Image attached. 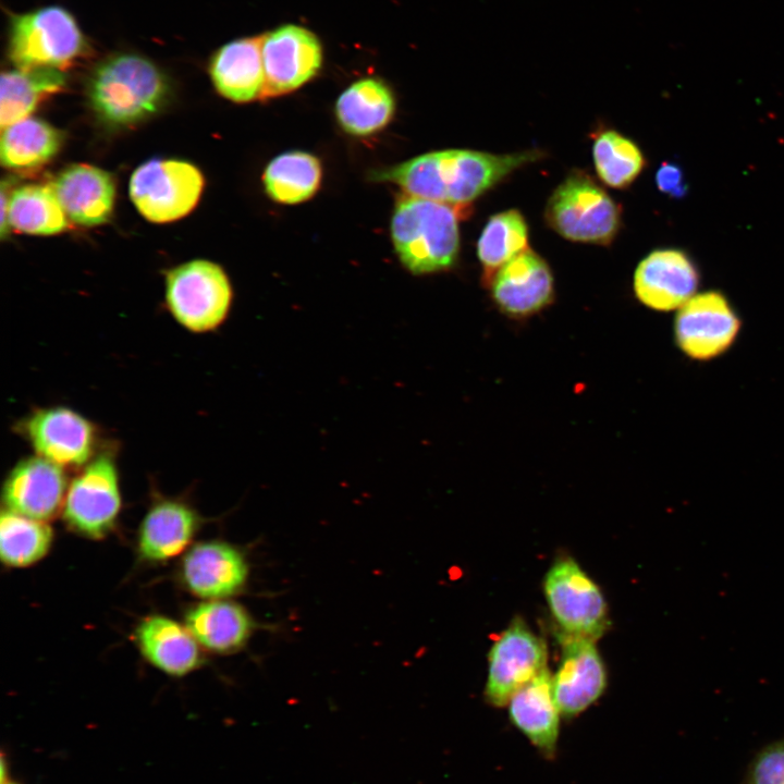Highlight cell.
Instances as JSON below:
<instances>
[{
	"mask_svg": "<svg viewBox=\"0 0 784 784\" xmlns=\"http://www.w3.org/2000/svg\"><path fill=\"white\" fill-rule=\"evenodd\" d=\"M457 209L424 198L403 196L396 204L391 236L407 270L425 274L452 268L460 252Z\"/></svg>",
	"mask_w": 784,
	"mask_h": 784,
	"instance_id": "3",
	"label": "cell"
},
{
	"mask_svg": "<svg viewBox=\"0 0 784 784\" xmlns=\"http://www.w3.org/2000/svg\"><path fill=\"white\" fill-rule=\"evenodd\" d=\"M527 248L528 225L524 216L516 209L493 215L477 243L482 282L489 286L498 270Z\"/></svg>",
	"mask_w": 784,
	"mask_h": 784,
	"instance_id": "29",
	"label": "cell"
},
{
	"mask_svg": "<svg viewBox=\"0 0 784 784\" xmlns=\"http://www.w3.org/2000/svg\"><path fill=\"white\" fill-rule=\"evenodd\" d=\"M136 639L145 658L167 674L182 676L200 663L197 640L187 627L169 617H146L137 627Z\"/></svg>",
	"mask_w": 784,
	"mask_h": 784,
	"instance_id": "22",
	"label": "cell"
},
{
	"mask_svg": "<svg viewBox=\"0 0 784 784\" xmlns=\"http://www.w3.org/2000/svg\"><path fill=\"white\" fill-rule=\"evenodd\" d=\"M196 526V514L188 505L174 500L157 502L139 527V552L150 561L176 556L188 546Z\"/></svg>",
	"mask_w": 784,
	"mask_h": 784,
	"instance_id": "23",
	"label": "cell"
},
{
	"mask_svg": "<svg viewBox=\"0 0 784 784\" xmlns=\"http://www.w3.org/2000/svg\"><path fill=\"white\" fill-rule=\"evenodd\" d=\"M62 71L50 68L15 69L1 75L2 128L29 118L37 105L64 85Z\"/></svg>",
	"mask_w": 784,
	"mask_h": 784,
	"instance_id": "26",
	"label": "cell"
},
{
	"mask_svg": "<svg viewBox=\"0 0 784 784\" xmlns=\"http://www.w3.org/2000/svg\"><path fill=\"white\" fill-rule=\"evenodd\" d=\"M5 182H2L1 186V231L0 235L3 238L7 235V232L9 231V221H8V213H9V199H10V193H8V189L5 188Z\"/></svg>",
	"mask_w": 784,
	"mask_h": 784,
	"instance_id": "35",
	"label": "cell"
},
{
	"mask_svg": "<svg viewBox=\"0 0 784 784\" xmlns=\"http://www.w3.org/2000/svg\"><path fill=\"white\" fill-rule=\"evenodd\" d=\"M261 41L262 35L236 39L215 53L209 71L220 95L235 102L261 97L265 87Z\"/></svg>",
	"mask_w": 784,
	"mask_h": 784,
	"instance_id": "21",
	"label": "cell"
},
{
	"mask_svg": "<svg viewBox=\"0 0 784 784\" xmlns=\"http://www.w3.org/2000/svg\"><path fill=\"white\" fill-rule=\"evenodd\" d=\"M621 207L585 172L574 171L551 194L544 218L564 238L609 245L621 226Z\"/></svg>",
	"mask_w": 784,
	"mask_h": 784,
	"instance_id": "4",
	"label": "cell"
},
{
	"mask_svg": "<svg viewBox=\"0 0 784 784\" xmlns=\"http://www.w3.org/2000/svg\"><path fill=\"white\" fill-rule=\"evenodd\" d=\"M86 50L74 17L63 8L47 7L11 22L9 57L17 69L63 70Z\"/></svg>",
	"mask_w": 784,
	"mask_h": 784,
	"instance_id": "6",
	"label": "cell"
},
{
	"mask_svg": "<svg viewBox=\"0 0 784 784\" xmlns=\"http://www.w3.org/2000/svg\"><path fill=\"white\" fill-rule=\"evenodd\" d=\"M61 133L45 121L27 118L3 127L1 163L9 169H33L52 159L61 145Z\"/></svg>",
	"mask_w": 784,
	"mask_h": 784,
	"instance_id": "27",
	"label": "cell"
},
{
	"mask_svg": "<svg viewBox=\"0 0 784 784\" xmlns=\"http://www.w3.org/2000/svg\"><path fill=\"white\" fill-rule=\"evenodd\" d=\"M548 648L520 618H515L492 644L488 653L485 697L504 707L512 696L547 669Z\"/></svg>",
	"mask_w": 784,
	"mask_h": 784,
	"instance_id": "10",
	"label": "cell"
},
{
	"mask_svg": "<svg viewBox=\"0 0 784 784\" xmlns=\"http://www.w3.org/2000/svg\"><path fill=\"white\" fill-rule=\"evenodd\" d=\"M1 784H17V783H14V782H4V783H1Z\"/></svg>",
	"mask_w": 784,
	"mask_h": 784,
	"instance_id": "36",
	"label": "cell"
},
{
	"mask_svg": "<svg viewBox=\"0 0 784 784\" xmlns=\"http://www.w3.org/2000/svg\"><path fill=\"white\" fill-rule=\"evenodd\" d=\"M561 659L552 675L553 694L562 716L574 718L604 693L607 671L595 640L559 632Z\"/></svg>",
	"mask_w": 784,
	"mask_h": 784,
	"instance_id": "14",
	"label": "cell"
},
{
	"mask_svg": "<svg viewBox=\"0 0 784 784\" xmlns=\"http://www.w3.org/2000/svg\"><path fill=\"white\" fill-rule=\"evenodd\" d=\"M747 784H784V739L763 748L750 764Z\"/></svg>",
	"mask_w": 784,
	"mask_h": 784,
	"instance_id": "33",
	"label": "cell"
},
{
	"mask_svg": "<svg viewBox=\"0 0 784 784\" xmlns=\"http://www.w3.org/2000/svg\"><path fill=\"white\" fill-rule=\"evenodd\" d=\"M320 180L319 160L304 151L277 156L262 175L268 196L274 201L290 205L309 199L317 192Z\"/></svg>",
	"mask_w": 784,
	"mask_h": 784,
	"instance_id": "28",
	"label": "cell"
},
{
	"mask_svg": "<svg viewBox=\"0 0 784 784\" xmlns=\"http://www.w3.org/2000/svg\"><path fill=\"white\" fill-rule=\"evenodd\" d=\"M698 271L690 258L678 249H658L646 256L634 273L636 297L659 311L679 309L695 294Z\"/></svg>",
	"mask_w": 784,
	"mask_h": 784,
	"instance_id": "17",
	"label": "cell"
},
{
	"mask_svg": "<svg viewBox=\"0 0 784 784\" xmlns=\"http://www.w3.org/2000/svg\"><path fill=\"white\" fill-rule=\"evenodd\" d=\"M658 188L674 198L683 197L687 192V184L682 169L674 163L664 162L656 174Z\"/></svg>",
	"mask_w": 784,
	"mask_h": 784,
	"instance_id": "34",
	"label": "cell"
},
{
	"mask_svg": "<svg viewBox=\"0 0 784 784\" xmlns=\"http://www.w3.org/2000/svg\"><path fill=\"white\" fill-rule=\"evenodd\" d=\"M506 707L512 724L543 757L553 758L562 713L554 698L550 670L544 669L517 690Z\"/></svg>",
	"mask_w": 784,
	"mask_h": 784,
	"instance_id": "20",
	"label": "cell"
},
{
	"mask_svg": "<svg viewBox=\"0 0 784 784\" xmlns=\"http://www.w3.org/2000/svg\"><path fill=\"white\" fill-rule=\"evenodd\" d=\"M68 490L64 468L38 455L19 461L3 486L9 511L46 522L63 506Z\"/></svg>",
	"mask_w": 784,
	"mask_h": 784,
	"instance_id": "15",
	"label": "cell"
},
{
	"mask_svg": "<svg viewBox=\"0 0 784 784\" xmlns=\"http://www.w3.org/2000/svg\"><path fill=\"white\" fill-rule=\"evenodd\" d=\"M66 216L79 225L107 222L113 210L115 185L110 173L90 164L64 169L50 185Z\"/></svg>",
	"mask_w": 784,
	"mask_h": 784,
	"instance_id": "18",
	"label": "cell"
},
{
	"mask_svg": "<svg viewBox=\"0 0 784 784\" xmlns=\"http://www.w3.org/2000/svg\"><path fill=\"white\" fill-rule=\"evenodd\" d=\"M543 592L559 632L596 641L607 630L603 593L572 558H560L551 565L543 579Z\"/></svg>",
	"mask_w": 784,
	"mask_h": 784,
	"instance_id": "7",
	"label": "cell"
},
{
	"mask_svg": "<svg viewBox=\"0 0 784 784\" xmlns=\"http://www.w3.org/2000/svg\"><path fill=\"white\" fill-rule=\"evenodd\" d=\"M265 87L261 97L291 93L320 70L322 47L309 29L286 24L262 35Z\"/></svg>",
	"mask_w": 784,
	"mask_h": 784,
	"instance_id": "13",
	"label": "cell"
},
{
	"mask_svg": "<svg viewBox=\"0 0 784 784\" xmlns=\"http://www.w3.org/2000/svg\"><path fill=\"white\" fill-rule=\"evenodd\" d=\"M247 574V564L242 553L220 541L193 547L182 565L183 579L188 589L200 598L212 600L238 591Z\"/></svg>",
	"mask_w": 784,
	"mask_h": 784,
	"instance_id": "19",
	"label": "cell"
},
{
	"mask_svg": "<svg viewBox=\"0 0 784 784\" xmlns=\"http://www.w3.org/2000/svg\"><path fill=\"white\" fill-rule=\"evenodd\" d=\"M121 504L118 467L112 454L103 452L72 479L62 510L73 529L91 538H101L113 527Z\"/></svg>",
	"mask_w": 784,
	"mask_h": 784,
	"instance_id": "9",
	"label": "cell"
},
{
	"mask_svg": "<svg viewBox=\"0 0 784 784\" xmlns=\"http://www.w3.org/2000/svg\"><path fill=\"white\" fill-rule=\"evenodd\" d=\"M9 226L34 235H51L66 226V216L51 186L28 184L10 194Z\"/></svg>",
	"mask_w": 784,
	"mask_h": 784,
	"instance_id": "30",
	"label": "cell"
},
{
	"mask_svg": "<svg viewBox=\"0 0 784 784\" xmlns=\"http://www.w3.org/2000/svg\"><path fill=\"white\" fill-rule=\"evenodd\" d=\"M19 429L36 455L62 468H82L96 456L95 425L70 407L35 409Z\"/></svg>",
	"mask_w": 784,
	"mask_h": 784,
	"instance_id": "11",
	"label": "cell"
},
{
	"mask_svg": "<svg viewBox=\"0 0 784 784\" xmlns=\"http://www.w3.org/2000/svg\"><path fill=\"white\" fill-rule=\"evenodd\" d=\"M740 329V320L726 297L716 291L695 294L677 311L674 336L688 357L708 360L727 351Z\"/></svg>",
	"mask_w": 784,
	"mask_h": 784,
	"instance_id": "12",
	"label": "cell"
},
{
	"mask_svg": "<svg viewBox=\"0 0 784 784\" xmlns=\"http://www.w3.org/2000/svg\"><path fill=\"white\" fill-rule=\"evenodd\" d=\"M169 85L163 73L137 54H114L91 73L87 95L97 117L113 126L138 123L166 102Z\"/></svg>",
	"mask_w": 784,
	"mask_h": 784,
	"instance_id": "2",
	"label": "cell"
},
{
	"mask_svg": "<svg viewBox=\"0 0 784 784\" xmlns=\"http://www.w3.org/2000/svg\"><path fill=\"white\" fill-rule=\"evenodd\" d=\"M52 530L42 520L12 511L2 512L0 519V554L9 566H28L49 550Z\"/></svg>",
	"mask_w": 784,
	"mask_h": 784,
	"instance_id": "31",
	"label": "cell"
},
{
	"mask_svg": "<svg viewBox=\"0 0 784 784\" xmlns=\"http://www.w3.org/2000/svg\"><path fill=\"white\" fill-rule=\"evenodd\" d=\"M488 287L499 309L513 318L539 313L554 296L550 267L530 248L500 268Z\"/></svg>",
	"mask_w": 784,
	"mask_h": 784,
	"instance_id": "16",
	"label": "cell"
},
{
	"mask_svg": "<svg viewBox=\"0 0 784 784\" xmlns=\"http://www.w3.org/2000/svg\"><path fill=\"white\" fill-rule=\"evenodd\" d=\"M539 158V150L495 155L446 149L376 172L373 180L393 182L413 197L464 208L513 171Z\"/></svg>",
	"mask_w": 784,
	"mask_h": 784,
	"instance_id": "1",
	"label": "cell"
},
{
	"mask_svg": "<svg viewBox=\"0 0 784 784\" xmlns=\"http://www.w3.org/2000/svg\"><path fill=\"white\" fill-rule=\"evenodd\" d=\"M232 287L223 269L197 259L171 269L166 275V304L173 319L185 330L206 333L226 319Z\"/></svg>",
	"mask_w": 784,
	"mask_h": 784,
	"instance_id": "5",
	"label": "cell"
},
{
	"mask_svg": "<svg viewBox=\"0 0 784 784\" xmlns=\"http://www.w3.org/2000/svg\"><path fill=\"white\" fill-rule=\"evenodd\" d=\"M204 186L199 170L182 160H150L130 180V196L137 210L152 222L186 216L197 204Z\"/></svg>",
	"mask_w": 784,
	"mask_h": 784,
	"instance_id": "8",
	"label": "cell"
},
{
	"mask_svg": "<svg viewBox=\"0 0 784 784\" xmlns=\"http://www.w3.org/2000/svg\"><path fill=\"white\" fill-rule=\"evenodd\" d=\"M395 101L380 79L367 77L350 85L338 98L335 114L350 134L365 136L383 128L392 119Z\"/></svg>",
	"mask_w": 784,
	"mask_h": 784,
	"instance_id": "25",
	"label": "cell"
},
{
	"mask_svg": "<svg viewBox=\"0 0 784 784\" xmlns=\"http://www.w3.org/2000/svg\"><path fill=\"white\" fill-rule=\"evenodd\" d=\"M592 155L599 179L613 188L629 186L645 167L639 147L614 130H604L595 137Z\"/></svg>",
	"mask_w": 784,
	"mask_h": 784,
	"instance_id": "32",
	"label": "cell"
},
{
	"mask_svg": "<svg viewBox=\"0 0 784 784\" xmlns=\"http://www.w3.org/2000/svg\"><path fill=\"white\" fill-rule=\"evenodd\" d=\"M186 627L203 647L215 652H232L250 636L253 622L238 604L223 600L200 603L188 611Z\"/></svg>",
	"mask_w": 784,
	"mask_h": 784,
	"instance_id": "24",
	"label": "cell"
}]
</instances>
